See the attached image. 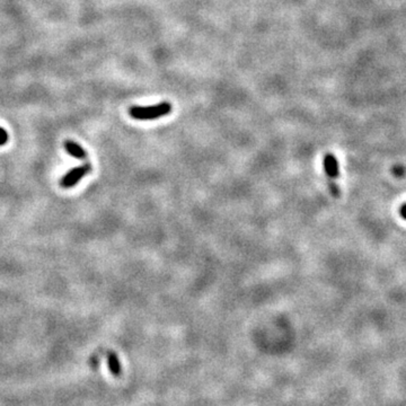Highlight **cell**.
Here are the masks:
<instances>
[{
  "mask_svg": "<svg viewBox=\"0 0 406 406\" xmlns=\"http://www.w3.org/2000/svg\"><path fill=\"white\" fill-rule=\"evenodd\" d=\"M170 112L171 105L168 102H163L150 106H132L130 108L129 114L136 120L149 121V120H157L162 117L168 115Z\"/></svg>",
  "mask_w": 406,
  "mask_h": 406,
  "instance_id": "obj_1",
  "label": "cell"
},
{
  "mask_svg": "<svg viewBox=\"0 0 406 406\" xmlns=\"http://www.w3.org/2000/svg\"><path fill=\"white\" fill-rule=\"evenodd\" d=\"M323 167L326 176L328 179V186L332 196L335 198L340 197V187L336 185L335 180L340 176V167H339V162H337L336 157L333 153L327 152L323 158Z\"/></svg>",
  "mask_w": 406,
  "mask_h": 406,
  "instance_id": "obj_2",
  "label": "cell"
},
{
  "mask_svg": "<svg viewBox=\"0 0 406 406\" xmlns=\"http://www.w3.org/2000/svg\"><path fill=\"white\" fill-rule=\"evenodd\" d=\"M90 170H91L90 164H84L82 166H78L76 168H72L68 171L64 177H62L60 185L64 188H70L72 186H75L83 177L90 173Z\"/></svg>",
  "mask_w": 406,
  "mask_h": 406,
  "instance_id": "obj_3",
  "label": "cell"
},
{
  "mask_svg": "<svg viewBox=\"0 0 406 406\" xmlns=\"http://www.w3.org/2000/svg\"><path fill=\"white\" fill-rule=\"evenodd\" d=\"M65 148H66L67 152L69 153L70 156H72L73 158L85 159L86 156H87V152H86L84 148L79 146L75 141H71V140L65 141Z\"/></svg>",
  "mask_w": 406,
  "mask_h": 406,
  "instance_id": "obj_4",
  "label": "cell"
},
{
  "mask_svg": "<svg viewBox=\"0 0 406 406\" xmlns=\"http://www.w3.org/2000/svg\"><path fill=\"white\" fill-rule=\"evenodd\" d=\"M107 364H108V368H110V371L113 376L118 377L121 375L122 367H121V363H120L119 357L112 351L108 352V354H107Z\"/></svg>",
  "mask_w": 406,
  "mask_h": 406,
  "instance_id": "obj_5",
  "label": "cell"
},
{
  "mask_svg": "<svg viewBox=\"0 0 406 406\" xmlns=\"http://www.w3.org/2000/svg\"><path fill=\"white\" fill-rule=\"evenodd\" d=\"M8 139H9V137H8L7 131H6L3 128H0V147L5 146L6 144H7Z\"/></svg>",
  "mask_w": 406,
  "mask_h": 406,
  "instance_id": "obj_6",
  "label": "cell"
},
{
  "mask_svg": "<svg viewBox=\"0 0 406 406\" xmlns=\"http://www.w3.org/2000/svg\"><path fill=\"white\" fill-rule=\"evenodd\" d=\"M399 214H401V216L406 220V203L403 204L402 207H401V210H399Z\"/></svg>",
  "mask_w": 406,
  "mask_h": 406,
  "instance_id": "obj_7",
  "label": "cell"
},
{
  "mask_svg": "<svg viewBox=\"0 0 406 406\" xmlns=\"http://www.w3.org/2000/svg\"><path fill=\"white\" fill-rule=\"evenodd\" d=\"M394 171H395V174H396L397 176H402V175L404 174V168H402V167H396L395 169H394Z\"/></svg>",
  "mask_w": 406,
  "mask_h": 406,
  "instance_id": "obj_8",
  "label": "cell"
}]
</instances>
